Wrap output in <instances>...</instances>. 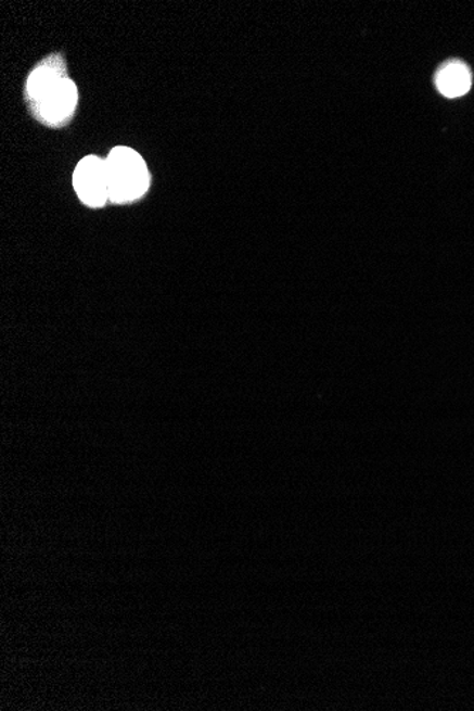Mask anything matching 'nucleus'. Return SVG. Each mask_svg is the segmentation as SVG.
<instances>
[{
	"instance_id": "obj_1",
	"label": "nucleus",
	"mask_w": 474,
	"mask_h": 711,
	"mask_svg": "<svg viewBox=\"0 0 474 711\" xmlns=\"http://www.w3.org/2000/svg\"><path fill=\"white\" fill-rule=\"evenodd\" d=\"M27 96L43 122L59 124L75 113L77 89L56 63L41 64L27 80Z\"/></svg>"
},
{
	"instance_id": "obj_2",
	"label": "nucleus",
	"mask_w": 474,
	"mask_h": 711,
	"mask_svg": "<svg viewBox=\"0 0 474 711\" xmlns=\"http://www.w3.org/2000/svg\"><path fill=\"white\" fill-rule=\"evenodd\" d=\"M105 168H107L110 201L127 203L138 200L149 191V168L142 156L131 148H114L105 160Z\"/></svg>"
},
{
	"instance_id": "obj_3",
	"label": "nucleus",
	"mask_w": 474,
	"mask_h": 711,
	"mask_svg": "<svg viewBox=\"0 0 474 711\" xmlns=\"http://www.w3.org/2000/svg\"><path fill=\"white\" fill-rule=\"evenodd\" d=\"M73 185L82 203L91 207L103 206L110 200L105 160L90 155L77 164Z\"/></svg>"
},
{
	"instance_id": "obj_4",
	"label": "nucleus",
	"mask_w": 474,
	"mask_h": 711,
	"mask_svg": "<svg viewBox=\"0 0 474 711\" xmlns=\"http://www.w3.org/2000/svg\"><path fill=\"white\" fill-rule=\"evenodd\" d=\"M436 86L446 97H460L471 90L472 74L463 63H448L437 73Z\"/></svg>"
}]
</instances>
